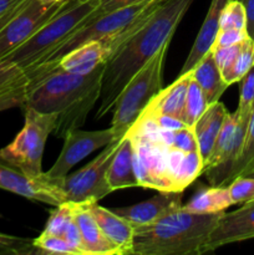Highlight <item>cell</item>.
<instances>
[{"mask_svg":"<svg viewBox=\"0 0 254 255\" xmlns=\"http://www.w3.org/2000/svg\"><path fill=\"white\" fill-rule=\"evenodd\" d=\"M227 114H228V110L226 109V106L222 102L217 101L207 107L204 114L199 117V120L193 126L194 134L198 142L199 153L203 158V164L211 154Z\"/></svg>","mask_w":254,"mask_h":255,"instance_id":"22","label":"cell"},{"mask_svg":"<svg viewBox=\"0 0 254 255\" xmlns=\"http://www.w3.org/2000/svg\"><path fill=\"white\" fill-rule=\"evenodd\" d=\"M107 183L112 191L139 187L133 168V139L127 132L107 171Z\"/></svg>","mask_w":254,"mask_h":255,"instance_id":"21","label":"cell"},{"mask_svg":"<svg viewBox=\"0 0 254 255\" xmlns=\"http://www.w3.org/2000/svg\"><path fill=\"white\" fill-rule=\"evenodd\" d=\"M169 147L179 149L182 152L199 151L193 127H183V128L174 131L173 139H172V143Z\"/></svg>","mask_w":254,"mask_h":255,"instance_id":"35","label":"cell"},{"mask_svg":"<svg viewBox=\"0 0 254 255\" xmlns=\"http://www.w3.org/2000/svg\"><path fill=\"white\" fill-rule=\"evenodd\" d=\"M67 0L44 5L37 0H25L16 14L0 30V60L26 41L36 30L44 26L66 5Z\"/></svg>","mask_w":254,"mask_h":255,"instance_id":"10","label":"cell"},{"mask_svg":"<svg viewBox=\"0 0 254 255\" xmlns=\"http://www.w3.org/2000/svg\"><path fill=\"white\" fill-rule=\"evenodd\" d=\"M100 0H67L66 5L19 47L4 57L22 71L36 67L75 30L90 19Z\"/></svg>","mask_w":254,"mask_h":255,"instance_id":"5","label":"cell"},{"mask_svg":"<svg viewBox=\"0 0 254 255\" xmlns=\"http://www.w3.org/2000/svg\"><path fill=\"white\" fill-rule=\"evenodd\" d=\"M87 208L105 236L119 249L120 255L132 254L134 227L119 214L114 213L111 209L99 206L97 202H87Z\"/></svg>","mask_w":254,"mask_h":255,"instance_id":"16","label":"cell"},{"mask_svg":"<svg viewBox=\"0 0 254 255\" xmlns=\"http://www.w3.org/2000/svg\"><path fill=\"white\" fill-rule=\"evenodd\" d=\"M208 106L209 105L207 102V99L204 96L203 91H202L201 86L192 77L188 90H187L182 121L184 122L186 126L193 127L196 125V122L199 120V117L204 114V111H206Z\"/></svg>","mask_w":254,"mask_h":255,"instance_id":"27","label":"cell"},{"mask_svg":"<svg viewBox=\"0 0 254 255\" xmlns=\"http://www.w3.org/2000/svg\"><path fill=\"white\" fill-rule=\"evenodd\" d=\"M64 178H50L46 173L39 177L27 176L20 169L0 161V189L21 196L31 201L59 206L64 203Z\"/></svg>","mask_w":254,"mask_h":255,"instance_id":"11","label":"cell"},{"mask_svg":"<svg viewBox=\"0 0 254 255\" xmlns=\"http://www.w3.org/2000/svg\"><path fill=\"white\" fill-rule=\"evenodd\" d=\"M25 109V122L12 142L0 149V161L20 169L27 176L39 177L42 172V154L50 133L56 127V116Z\"/></svg>","mask_w":254,"mask_h":255,"instance_id":"7","label":"cell"},{"mask_svg":"<svg viewBox=\"0 0 254 255\" xmlns=\"http://www.w3.org/2000/svg\"><path fill=\"white\" fill-rule=\"evenodd\" d=\"M253 107H254V65L241 80L239 104L236 110V114L238 115V116H251Z\"/></svg>","mask_w":254,"mask_h":255,"instance_id":"33","label":"cell"},{"mask_svg":"<svg viewBox=\"0 0 254 255\" xmlns=\"http://www.w3.org/2000/svg\"><path fill=\"white\" fill-rule=\"evenodd\" d=\"M74 218V203L72 202H64V203L56 206V209L51 212L49 221L44 232L54 236L64 237L67 226Z\"/></svg>","mask_w":254,"mask_h":255,"instance_id":"30","label":"cell"},{"mask_svg":"<svg viewBox=\"0 0 254 255\" xmlns=\"http://www.w3.org/2000/svg\"><path fill=\"white\" fill-rule=\"evenodd\" d=\"M133 139V168L138 186L157 191H177L167 168L166 148L138 132H131Z\"/></svg>","mask_w":254,"mask_h":255,"instance_id":"9","label":"cell"},{"mask_svg":"<svg viewBox=\"0 0 254 255\" xmlns=\"http://www.w3.org/2000/svg\"><path fill=\"white\" fill-rule=\"evenodd\" d=\"M0 254L1 255H31L39 254L35 248L34 239L20 238L0 233Z\"/></svg>","mask_w":254,"mask_h":255,"instance_id":"32","label":"cell"},{"mask_svg":"<svg viewBox=\"0 0 254 255\" xmlns=\"http://www.w3.org/2000/svg\"><path fill=\"white\" fill-rule=\"evenodd\" d=\"M35 248L39 254H64V255H85L79 248L70 244L64 237L54 236L42 232L41 236L34 239Z\"/></svg>","mask_w":254,"mask_h":255,"instance_id":"29","label":"cell"},{"mask_svg":"<svg viewBox=\"0 0 254 255\" xmlns=\"http://www.w3.org/2000/svg\"><path fill=\"white\" fill-rule=\"evenodd\" d=\"M194 0H163L127 36L105 64L100 106L102 119L115 106L120 92L134 74L171 41L177 26Z\"/></svg>","mask_w":254,"mask_h":255,"instance_id":"1","label":"cell"},{"mask_svg":"<svg viewBox=\"0 0 254 255\" xmlns=\"http://www.w3.org/2000/svg\"><path fill=\"white\" fill-rule=\"evenodd\" d=\"M223 213H189L179 208L148 226L134 227L132 254H203L204 244Z\"/></svg>","mask_w":254,"mask_h":255,"instance_id":"3","label":"cell"},{"mask_svg":"<svg viewBox=\"0 0 254 255\" xmlns=\"http://www.w3.org/2000/svg\"><path fill=\"white\" fill-rule=\"evenodd\" d=\"M219 29H246L247 15L239 0H231L223 7L219 20Z\"/></svg>","mask_w":254,"mask_h":255,"instance_id":"31","label":"cell"},{"mask_svg":"<svg viewBox=\"0 0 254 255\" xmlns=\"http://www.w3.org/2000/svg\"><path fill=\"white\" fill-rule=\"evenodd\" d=\"M142 1H146V0H100V5L95 10L94 15H104L106 12L114 11V10L139 4Z\"/></svg>","mask_w":254,"mask_h":255,"instance_id":"38","label":"cell"},{"mask_svg":"<svg viewBox=\"0 0 254 255\" xmlns=\"http://www.w3.org/2000/svg\"><path fill=\"white\" fill-rule=\"evenodd\" d=\"M74 203V218L82 238V249L86 255H120L119 249L107 238L95 221L85 203Z\"/></svg>","mask_w":254,"mask_h":255,"instance_id":"18","label":"cell"},{"mask_svg":"<svg viewBox=\"0 0 254 255\" xmlns=\"http://www.w3.org/2000/svg\"><path fill=\"white\" fill-rule=\"evenodd\" d=\"M37 1H40L44 5H54V4H59V2L65 1V0H37Z\"/></svg>","mask_w":254,"mask_h":255,"instance_id":"43","label":"cell"},{"mask_svg":"<svg viewBox=\"0 0 254 255\" xmlns=\"http://www.w3.org/2000/svg\"><path fill=\"white\" fill-rule=\"evenodd\" d=\"M254 164V107L252 110L251 117H249L248 126H247L246 139H244L243 148H242L241 154L233 167L229 171L228 176L226 179V187L237 178L238 176H242L246 171H248Z\"/></svg>","mask_w":254,"mask_h":255,"instance_id":"28","label":"cell"},{"mask_svg":"<svg viewBox=\"0 0 254 255\" xmlns=\"http://www.w3.org/2000/svg\"><path fill=\"white\" fill-rule=\"evenodd\" d=\"M24 1H25V0H20V1L17 2L16 5H14V6L11 7V9H9V10H7V11H5L4 14L0 15V30H1L2 27H4L5 25H6L7 22L10 21V19H11V17L14 16L15 14H16L17 10H19L20 7H21L22 2H24Z\"/></svg>","mask_w":254,"mask_h":255,"instance_id":"41","label":"cell"},{"mask_svg":"<svg viewBox=\"0 0 254 255\" xmlns=\"http://www.w3.org/2000/svg\"><path fill=\"white\" fill-rule=\"evenodd\" d=\"M114 129L110 127L100 131H82L75 128L67 132L64 137V147L54 166L46 173L50 178H65L70 169L76 166L80 161L91 154L96 149L107 146L115 141Z\"/></svg>","mask_w":254,"mask_h":255,"instance_id":"12","label":"cell"},{"mask_svg":"<svg viewBox=\"0 0 254 255\" xmlns=\"http://www.w3.org/2000/svg\"><path fill=\"white\" fill-rule=\"evenodd\" d=\"M29 79L15 64L0 60V111L9 107L24 106Z\"/></svg>","mask_w":254,"mask_h":255,"instance_id":"23","label":"cell"},{"mask_svg":"<svg viewBox=\"0 0 254 255\" xmlns=\"http://www.w3.org/2000/svg\"><path fill=\"white\" fill-rule=\"evenodd\" d=\"M20 0H0V15L4 14L9 9H11L14 5H16Z\"/></svg>","mask_w":254,"mask_h":255,"instance_id":"42","label":"cell"},{"mask_svg":"<svg viewBox=\"0 0 254 255\" xmlns=\"http://www.w3.org/2000/svg\"><path fill=\"white\" fill-rule=\"evenodd\" d=\"M233 206L231 196L227 187L211 186L197 192L191 201L182 206V209L189 213L208 214L224 212L227 208Z\"/></svg>","mask_w":254,"mask_h":255,"instance_id":"25","label":"cell"},{"mask_svg":"<svg viewBox=\"0 0 254 255\" xmlns=\"http://www.w3.org/2000/svg\"><path fill=\"white\" fill-rule=\"evenodd\" d=\"M64 238L69 242L70 244H72L74 247L79 248L82 253L85 254L84 249H82V238H81V233H80V229L77 223L75 222V218H72V221L70 222V224L67 226L66 231L64 233ZM86 255V254H85Z\"/></svg>","mask_w":254,"mask_h":255,"instance_id":"39","label":"cell"},{"mask_svg":"<svg viewBox=\"0 0 254 255\" xmlns=\"http://www.w3.org/2000/svg\"><path fill=\"white\" fill-rule=\"evenodd\" d=\"M254 238V201L246 202L237 211L224 212L209 234L203 254L221 247Z\"/></svg>","mask_w":254,"mask_h":255,"instance_id":"13","label":"cell"},{"mask_svg":"<svg viewBox=\"0 0 254 255\" xmlns=\"http://www.w3.org/2000/svg\"><path fill=\"white\" fill-rule=\"evenodd\" d=\"M163 0H146L139 4L114 10L104 15H94L82 26L75 30L66 40L61 42L39 66L26 70L29 80L36 79L55 66L62 56L71 50L95 40H115L120 44L141 24L142 20L153 11ZM95 12V11H94Z\"/></svg>","mask_w":254,"mask_h":255,"instance_id":"4","label":"cell"},{"mask_svg":"<svg viewBox=\"0 0 254 255\" xmlns=\"http://www.w3.org/2000/svg\"><path fill=\"white\" fill-rule=\"evenodd\" d=\"M233 204L254 201V178L238 176L227 186Z\"/></svg>","mask_w":254,"mask_h":255,"instance_id":"34","label":"cell"},{"mask_svg":"<svg viewBox=\"0 0 254 255\" xmlns=\"http://www.w3.org/2000/svg\"><path fill=\"white\" fill-rule=\"evenodd\" d=\"M121 139L112 141L111 143L105 146L104 151L87 166L79 169L71 176L65 177L61 186L65 201L75 203L99 202L100 199L114 192L107 183V171L121 143Z\"/></svg>","mask_w":254,"mask_h":255,"instance_id":"8","label":"cell"},{"mask_svg":"<svg viewBox=\"0 0 254 255\" xmlns=\"http://www.w3.org/2000/svg\"><path fill=\"white\" fill-rule=\"evenodd\" d=\"M191 71L192 77L201 86L208 105L219 101L224 91L228 89L229 85L224 81L212 51L207 52Z\"/></svg>","mask_w":254,"mask_h":255,"instance_id":"24","label":"cell"},{"mask_svg":"<svg viewBox=\"0 0 254 255\" xmlns=\"http://www.w3.org/2000/svg\"><path fill=\"white\" fill-rule=\"evenodd\" d=\"M243 4L247 15V32L254 40V0H239Z\"/></svg>","mask_w":254,"mask_h":255,"instance_id":"40","label":"cell"},{"mask_svg":"<svg viewBox=\"0 0 254 255\" xmlns=\"http://www.w3.org/2000/svg\"><path fill=\"white\" fill-rule=\"evenodd\" d=\"M249 35L246 29H219L213 47L232 46V45L242 42Z\"/></svg>","mask_w":254,"mask_h":255,"instance_id":"36","label":"cell"},{"mask_svg":"<svg viewBox=\"0 0 254 255\" xmlns=\"http://www.w3.org/2000/svg\"><path fill=\"white\" fill-rule=\"evenodd\" d=\"M228 1L231 0H212L206 19L199 29V32L197 34L193 46L179 71V75L191 71L203 59L204 55L211 51L214 41H216L217 34L219 31V20H221L222 10Z\"/></svg>","mask_w":254,"mask_h":255,"instance_id":"19","label":"cell"},{"mask_svg":"<svg viewBox=\"0 0 254 255\" xmlns=\"http://www.w3.org/2000/svg\"><path fill=\"white\" fill-rule=\"evenodd\" d=\"M192 80V71L179 75L178 79L172 85L162 89L153 99L149 101L144 111L142 112L141 119L158 116V115H169L182 121L184 102H186L187 90Z\"/></svg>","mask_w":254,"mask_h":255,"instance_id":"17","label":"cell"},{"mask_svg":"<svg viewBox=\"0 0 254 255\" xmlns=\"http://www.w3.org/2000/svg\"><path fill=\"white\" fill-rule=\"evenodd\" d=\"M166 158L169 177L177 191H183L203 172V158L199 151L182 152L167 147Z\"/></svg>","mask_w":254,"mask_h":255,"instance_id":"20","label":"cell"},{"mask_svg":"<svg viewBox=\"0 0 254 255\" xmlns=\"http://www.w3.org/2000/svg\"><path fill=\"white\" fill-rule=\"evenodd\" d=\"M169 42H166L120 92L115 102L111 122V128L117 139L125 137L138 121L149 101L163 89V67Z\"/></svg>","mask_w":254,"mask_h":255,"instance_id":"6","label":"cell"},{"mask_svg":"<svg viewBox=\"0 0 254 255\" xmlns=\"http://www.w3.org/2000/svg\"><path fill=\"white\" fill-rule=\"evenodd\" d=\"M104 71L105 64L89 74H72L56 67L29 80L24 107L56 116L54 132L64 138L67 132L84 124L100 100Z\"/></svg>","mask_w":254,"mask_h":255,"instance_id":"2","label":"cell"},{"mask_svg":"<svg viewBox=\"0 0 254 255\" xmlns=\"http://www.w3.org/2000/svg\"><path fill=\"white\" fill-rule=\"evenodd\" d=\"M141 120H151L154 126L161 129H166V131H177V129H181L183 127H188L184 125L183 121L174 116H169V115H158V116Z\"/></svg>","mask_w":254,"mask_h":255,"instance_id":"37","label":"cell"},{"mask_svg":"<svg viewBox=\"0 0 254 255\" xmlns=\"http://www.w3.org/2000/svg\"><path fill=\"white\" fill-rule=\"evenodd\" d=\"M182 191H159L158 196L133 206L111 208L114 213L128 221L133 227L148 226L167 214L182 208Z\"/></svg>","mask_w":254,"mask_h":255,"instance_id":"14","label":"cell"},{"mask_svg":"<svg viewBox=\"0 0 254 255\" xmlns=\"http://www.w3.org/2000/svg\"><path fill=\"white\" fill-rule=\"evenodd\" d=\"M120 45L121 44L115 40H95V41L86 42L67 52L49 71L59 67L72 74H89L100 65L106 64L107 60L111 57Z\"/></svg>","mask_w":254,"mask_h":255,"instance_id":"15","label":"cell"},{"mask_svg":"<svg viewBox=\"0 0 254 255\" xmlns=\"http://www.w3.org/2000/svg\"><path fill=\"white\" fill-rule=\"evenodd\" d=\"M242 176H247V177H252V178H254V164L248 169V171L244 172Z\"/></svg>","mask_w":254,"mask_h":255,"instance_id":"44","label":"cell"},{"mask_svg":"<svg viewBox=\"0 0 254 255\" xmlns=\"http://www.w3.org/2000/svg\"><path fill=\"white\" fill-rule=\"evenodd\" d=\"M254 65V40L247 37L242 41L241 49L237 54L236 59L232 62L229 69L222 74L224 81L231 86L234 82L241 81L242 77L252 69Z\"/></svg>","mask_w":254,"mask_h":255,"instance_id":"26","label":"cell"}]
</instances>
